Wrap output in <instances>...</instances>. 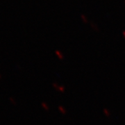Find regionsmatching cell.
<instances>
[{
  "label": "cell",
  "instance_id": "cell-1",
  "mask_svg": "<svg viewBox=\"0 0 125 125\" xmlns=\"http://www.w3.org/2000/svg\"><path fill=\"white\" fill-rule=\"evenodd\" d=\"M52 85H53V87H54L55 89L56 90H58V91H59V92H61V93H64L65 90V88L64 86L58 85V84L56 83H54L52 84Z\"/></svg>",
  "mask_w": 125,
  "mask_h": 125
},
{
  "label": "cell",
  "instance_id": "cell-2",
  "mask_svg": "<svg viewBox=\"0 0 125 125\" xmlns=\"http://www.w3.org/2000/svg\"><path fill=\"white\" fill-rule=\"evenodd\" d=\"M55 54H56V56L60 60H62V59L64 58L63 54H62V53L60 51V50H56V51H55Z\"/></svg>",
  "mask_w": 125,
  "mask_h": 125
},
{
  "label": "cell",
  "instance_id": "cell-3",
  "mask_svg": "<svg viewBox=\"0 0 125 125\" xmlns=\"http://www.w3.org/2000/svg\"><path fill=\"white\" fill-rule=\"evenodd\" d=\"M90 27H91V28H92L93 30H94V31H99V28L98 25H97L96 23L93 22H91L90 23Z\"/></svg>",
  "mask_w": 125,
  "mask_h": 125
},
{
  "label": "cell",
  "instance_id": "cell-4",
  "mask_svg": "<svg viewBox=\"0 0 125 125\" xmlns=\"http://www.w3.org/2000/svg\"><path fill=\"white\" fill-rule=\"evenodd\" d=\"M58 110L59 111V112H60L61 113H62V114H63V115H65V114H66V113H67V111H66V109L63 107V106H59L58 107Z\"/></svg>",
  "mask_w": 125,
  "mask_h": 125
},
{
  "label": "cell",
  "instance_id": "cell-5",
  "mask_svg": "<svg viewBox=\"0 0 125 125\" xmlns=\"http://www.w3.org/2000/svg\"><path fill=\"white\" fill-rule=\"evenodd\" d=\"M80 17H81V19L82 20V21H83V22L87 23L88 22V17L85 15V14H81Z\"/></svg>",
  "mask_w": 125,
  "mask_h": 125
},
{
  "label": "cell",
  "instance_id": "cell-6",
  "mask_svg": "<svg viewBox=\"0 0 125 125\" xmlns=\"http://www.w3.org/2000/svg\"><path fill=\"white\" fill-rule=\"evenodd\" d=\"M41 106L42 107V108L45 110V111H49V105L47 104V103L46 102H42L41 103Z\"/></svg>",
  "mask_w": 125,
  "mask_h": 125
},
{
  "label": "cell",
  "instance_id": "cell-7",
  "mask_svg": "<svg viewBox=\"0 0 125 125\" xmlns=\"http://www.w3.org/2000/svg\"><path fill=\"white\" fill-rule=\"evenodd\" d=\"M103 113H104V114L106 117L111 116V112H110V111H109L108 109H107V108H104V109H103Z\"/></svg>",
  "mask_w": 125,
  "mask_h": 125
},
{
  "label": "cell",
  "instance_id": "cell-8",
  "mask_svg": "<svg viewBox=\"0 0 125 125\" xmlns=\"http://www.w3.org/2000/svg\"><path fill=\"white\" fill-rule=\"evenodd\" d=\"M9 101H10V102L12 104H16V100H15V99L14 98V97H10L9 98Z\"/></svg>",
  "mask_w": 125,
  "mask_h": 125
},
{
  "label": "cell",
  "instance_id": "cell-9",
  "mask_svg": "<svg viewBox=\"0 0 125 125\" xmlns=\"http://www.w3.org/2000/svg\"><path fill=\"white\" fill-rule=\"evenodd\" d=\"M122 36H123V37H124V38L125 39V30H124V31H122Z\"/></svg>",
  "mask_w": 125,
  "mask_h": 125
},
{
  "label": "cell",
  "instance_id": "cell-10",
  "mask_svg": "<svg viewBox=\"0 0 125 125\" xmlns=\"http://www.w3.org/2000/svg\"><path fill=\"white\" fill-rule=\"evenodd\" d=\"M1 79V73H0V79Z\"/></svg>",
  "mask_w": 125,
  "mask_h": 125
},
{
  "label": "cell",
  "instance_id": "cell-11",
  "mask_svg": "<svg viewBox=\"0 0 125 125\" xmlns=\"http://www.w3.org/2000/svg\"></svg>",
  "mask_w": 125,
  "mask_h": 125
}]
</instances>
